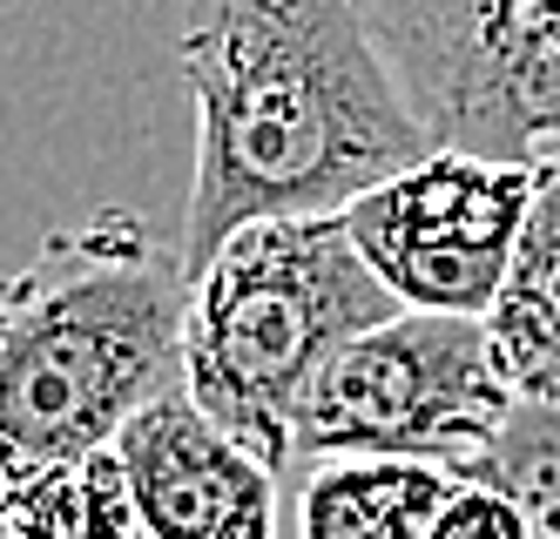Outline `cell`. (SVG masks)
I'll return each mask as SVG.
<instances>
[{"label":"cell","instance_id":"5b68a950","mask_svg":"<svg viewBox=\"0 0 560 539\" xmlns=\"http://www.w3.org/2000/svg\"><path fill=\"white\" fill-rule=\"evenodd\" d=\"M439 149L527 162L560 136V0H358Z\"/></svg>","mask_w":560,"mask_h":539},{"label":"cell","instance_id":"7c38bea8","mask_svg":"<svg viewBox=\"0 0 560 539\" xmlns=\"http://www.w3.org/2000/svg\"><path fill=\"white\" fill-rule=\"evenodd\" d=\"M425 539H527V526H520V513H513L506 492L479 485V479H459L453 500L439 506V519H432Z\"/></svg>","mask_w":560,"mask_h":539},{"label":"cell","instance_id":"8992f818","mask_svg":"<svg viewBox=\"0 0 560 539\" xmlns=\"http://www.w3.org/2000/svg\"><path fill=\"white\" fill-rule=\"evenodd\" d=\"M527 202L534 162L432 149L358 196L345 210V236L398 310L487 317L506 283Z\"/></svg>","mask_w":560,"mask_h":539},{"label":"cell","instance_id":"6da1fadb","mask_svg":"<svg viewBox=\"0 0 560 539\" xmlns=\"http://www.w3.org/2000/svg\"><path fill=\"white\" fill-rule=\"evenodd\" d=\"M196 108L183 270L270 216H345L439 142L358 0H196L176 34Z\"/></svg>","mask_w":560,"mask_h":539},{"label":"cell","instance_id":"3957f363","mask_svg":"<svg viewBox=\"0 0 560 539\" xmlns=\"http://www.w3.org/2000/svg\"><path fill=\"white\" fill-rule=\"evenodd\" d=\"M385 317H398V304L351 250L345 216L244 223L189 270L183 391L210 425L284 472L311 371Z\"/></svg>","mask_w":560,"mask_h":539},{"label":"cell","instance_id":"7a4b0ae2","mask_svg":"<svg viewBox=\"0 0 560 539\" xmlns=\"http://www.w3.org/2000/svg\"><path fill=\"white\" fill-rule=\"evenodd\" d=\"M189 270L136 210L55 230L0 277V506L183 385Z\"/></svg>","mask_w":560,"mask_h":539},{"label":"cell","instance_id":"277c9868","mask_svg":"<svg viewBox=\"0 0 560 539\" xmlns=\"http://www.w3.org/2000/svg\"><path fill=\"white\" fill-rule=\"evenodd\" d=\"M513 411L487 317L398 310L311 371L291 459H419L466 472Z\"/></svg>","mask_w":560,"mask_h":539},{"label":"cell","instance_id":"52a82bcc","mask_svg":"<svg viewBox=\"0 0 560 539\" xmlns=\"http://www.w3.org/2000/svg\"><path fill=\"white\" fill-rule=\"evenodd\" d=\"M142 539H277V472L203 419L183 385L115 432Z\"/></svg>","mask_w":560,"mask_h":539},{"label":"cell","instance_id":"8fae6325","mask_svg":"<svg viewBox=\"0 0 560 539\" xmlns=\"http://www.w3.org/2000/svg\"><path fill=\"white\" fill-rule=\"evenodd\" d=\"M459 479L506 492L527 539H560V405L513 398L506 425L493 432V445Z\"/></svg>","mask_w":560,"mask_h":539},{"label":"cell","instance_id":"9c48e42d","mask_svg":"<svg viewBox=\"0 0 560 539\" xmlns=\"http://www.w3.org/2000/svg\"><path fill=\"white\" fill-rule=\"evenodd\" d=\"M459 472L419 459H317L298 492V539H425Z\"/></svg>","mask_w":560,"mask_h":539},{"label":"cell","instance_id":"ba28073f","mask_svg":"<svg viewBox=\"0 0 560 539\" xmlns=\"http://www.w3.org/2000/svg\"><path fill=\"white\" fill-rule=\"evenodd\" d=\"M527 162H534V202L520 223L506 283L487 310V330L513 398L560 405V136L540 142Z\"/></svg>","mask_w":560,"mask_h":539},{"label":"cell","instance_id":"30bf717a","mask_svg":"<svg viewBox=\"0 0 560 539\" xmlns=\"http://www.w3.org/2000/svg\"><path fill=\"white\" fill-rule=\"evenodd\" d=\"M0 539H142L115 452H89L0 506Z\"/></svg>","mask_w":560,"mask_h":539}]
</instances>
